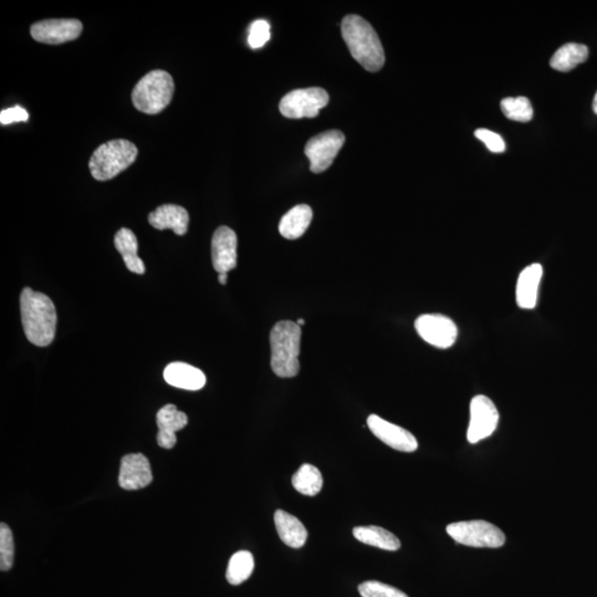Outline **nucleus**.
Returning a JSON list of instances; mask_svg holds the SVG:
<instances>
[{
    "mask_svg": "<svg viewBox=\"0 0 597 597\" xmlns=\"http://www.w3.org/2000/svg\"><path fill=\"white\" fill-rule=\"evenodd\" d=\"M29 119L28 112L22 106H14L7 110L2 111L0 114V122L3 125L12 124L15 122H27Z\"/></svg>",
    "mask_w": 597,
    "mask_h": 597,
    "instance_id": "nucleus-31",
    "label": "nucleus"
},
{
    "mask_svg": "<svg viewBox=\"0 0 597 597\" xmlns=\"http://www.w3.org/2000/svg\"><path fill=\"white\" fill-rule=\"evenodd\" d=\"M353 535L360 542L386 551H397L401 548V541L394 534L376 525L355 527Z\"/></svg>",
    "mask_w": 597,
    "mask_h": 597,
    "instance_id": "nucleus-22",
    "label": "nucleus"
},
{
    "mask_svg": "<svg viewBox=\"0 0 597 597\" xmlns=\"http://www.w3.org/2000/svg\"><path fill=\"white\" fill-rule=\"evenodd\" d=\"M478 140H481L484 143V145L488 147V150L493 153H503L506 151V143H504L502 136L497 134L493 131L487 129H478L474 132Z\"/></svg>",
    "mask_w": 597,
    "mask_h": 597,
    "instance_id": "nucleus-30",
    "label": "nucleus"
},
{
    "mask_svg": "<svg viewBox=\"0 0 597 597\" xmlns=\"http://www.w3.org/2000/svg\"><path fill=\"white\" fill-rule=\"evenodd\" d=\"M15 544L12 530L7 524H0V570L9 571L13 568Z\"/></svg>",
    "mask_w": 597,
    "mask_h": 597,
    "instance_id": "nucleus-27",
    "label": "nucleus"
},
{
    "mask_svg": "<svg viewBox=\"0 0 597 597\" xmlns=\"http://www.w3.org/2000/svg\"><path fill=\"white\" fill-rule=\"evenodd\" d=\"M149 223L158 231L172 229L177 236H184L188 231L190 215L185 208L177 205H163L155 209L149 215Z\"/></svg>",
    "mask_w": 597,
    "mask_h": 597,
    "instance_id": "nucleus-17",
    "label": "nucleus"
},
{
    "mask_svg": "<svg viewBox=\"0 0 597 597\" xmlns=\"http://www.w3.org/2000/svg\"><path fill=\"white\" fill-rule=\"evenodd\" d=\"M301 326L293 321H280L270 332L272 369L283 379H289L300 372Z\"/></svg>",
    "mask_w": 597,
    "mask_h": 597,
    "instance_id": "nucleus-3",
    "label": "nucleus"
},
{
    "mask_svg": "<svg viewBox=\"0 0 597 597\" xmlns=\"http://www.w3.org/2000/svg\"><path fill=\"white\" fill-rule=\"evenodd\" d=\"M297 323H298L300 326H301V325H303V324H304V320H303V319H299V320L297 321Z\"/></svg>",
    "mask_w": 597,
    "mask_h": 597,
    "instance_id": "nucleus-34",
    "label": "nucleus"
},
{
    "mask_svg": "<svg viewBox=\"0 0 597 597\" xmlns=\"http://www.w3.org/2000/svg\"><path fill=\"white\" fill-rule=\"evenodd\" d=\"M83 29L76 19H49L34 24L30 35L38 43L61 45L79 38Z\"/></svg>",
    "mask_w": 597,
    "mask_h": 597,
    "instance_id": "nucleus-11",
    "label": "nucleus"
},
{
    "mask_svg": "<svg viewBox=\"0 0 597 597\" xmlns=\"http://www.w3.org/2000/svg\"><path fill=\"white\" fill-rule=\"evenodd\" d=\"M158 427L157 443L164 449H172L176 445V432L182 431L188 423L185 413L177 410L173 404H167L158 411L156 415Z\"/></svg>",
    "mask_w": 597,
    "mask_h": 597,
    "instance_id": "nucleus-15",
    "label": "nucleus"
},
{
    "mask_svg": "<svg viewBox=\"0 0 597 597\" xmlns=\"http://www.w3.org/2000/svg\"><path fill=\"white\" fill-rule=\"evenodd\" d=\"M254 569V560L249 551H239L232 556L229 561L226 579L232 585L244 583L253 574Z\"/></svg>",
    "mask_w": 597,
    "mask_h": 597,
    "instance_id": "nucleus-25",
    "label": "nucleus"
},
{
    "mask_svg": "<svg viewBox=\"0 0 597 597\" xmlns=\"http://www.w3.org/2000/svg\"><path fill=\"white\" fill-rule=\"evenodd\" d=\"M164 380L167 384L187 391L202 390L206 384V376L197 367L174 362L166 366Z\"/></svg>",
    "mask_w": 597,
    "mask_h": 597,
    "instance_id": "nucleus-18",
    "label": "nucleus"
},
{
    "mask_svg": "<svg viewBox=\"0 0 597 597\" xmlns=\"http://www.w3.org/2000/svg\"><path fill=\"white\" fill-rule=\"evenodd\" d=\"M313 217V213L310 206H295L280 221L279 232L283 237L290 239V241L298 239L308 231Z\"/></svg>",
    "mask_w": 597,
    "mask_h": 597,
    "instance_id": "nucleus-21",
    "label": "nucleus"
},
{
    "mask_svg": "<svg viewBox=\"0 0 597 597\" xmlns=\"http://www.w3.org/2000/svg\"><path fill=\"white\" fill-rule=\"evenodd\" d=\"M274 524L280 539L288 547L299 549L307 542L308 531L294 515L284 510H277L274 513Z\"/></svg>",
    "mask_w": 597,
    "mask_h": 597,
    "instance_id": "nucleus-19",
    "label": "nucleus"
},
{
    "mask_svg": "<svg viewBox=\"0 0 597 597\" xmlns=\"http://www.w3.org/2000/svg\"><path fill=\"white\" fill-rule=\"evenodd\" d=\"M543 268L540 264H532L519 274L515 299L520 308L534 309L538 303L539 288L542 279Z\"/></svg>",
    "mask_w": 597,
    "mask_h": 597,
    "instance_id": "nucleus-16",
    "label": "nucleus"
},
{
    "mask_svg": "<svg viewBox=\"0 0 597 597\" xmlns=\"http://www.w3.org/2000/svg\"><path fill=\"white\" fill-rule=\"evenodd\" d=\"M593 110H594L595 114H597V92H596L595 98H594V101H593Z\"/></svg>",
    "mask_w": 597,
    "mask_h": 597,
    "instance_id": "nucleus-33",
    "label": "nucleus"
},
{
    "mask_svg": "<svg viewBox=\"0 0 597 597\" xmlns=\"http://www.w3.org/2000/svg\"><path fill=\"white\" fill-rule=\"evenodd\" d=\"M227 279H228V274L223 273V274H218V282L219 284L224 285L227 284Z\"/></svg>",
    "mask_w": 597,
    "mask_h": 597,
    "instance_id": "nucleus-32",
    "label": "nucleus"
},
{
    "mask_svg": "<svg viewBox=\"0 0 597 597\" xmlns=\"http://www.w3.org/2000/svg\"><path fill=\"white\" fill-rule=\"evenodd\" d=\"M342 37L353 58L370 73H376L385 64L384 49L370 23L357 15L342 20Z\"/></svg>",
    "mask_w": 597,
    "mask_h": 597,
    "instance_id": "nucleus-2",
    "label": "nucleus"
},
{
    "mask_svg": "<svg viewBox=\"0 0 597 597\" xmlns=\"http://www.w3.org/2000/svg\"><path fill=\"white\" fill-rule=\"evenodd\" d=\"M293 486L298 493L313 497L323 487V478L318 468L310 463H304L294 474Z\"/></svg>",
    "mask_w": 597,
    "mask_h": 597,
    "instance_id": "nucleus-24",
    "label": "nucleus"
},
{
    "mask_svg": "<svg viewBox=\"0 0 597 597\" xmlns=\"http://www.w3.org/2000/svg\"><path fill=\"white\" fill-rule=\"evenodd\" d=\"M212 258L218 274H228L237 267V234L232 228L222 226L214 233Z\"/></svg>",
    "mask_w": 597,
    "mask_h": 597,
    "instance_id": "nucleus-13",
    "label": "nucleus"
},
{
    "mask_svg": "<svg viewBox=\"0 0 597 597\" xmlns=\"http://www.w3.org/2000/svg\"><path fill=\"white\" fill-rule=\"evenodd\" d=\"M270 25L265 20H256L250 25L248 44L253 49L264 47L270 39Z\"/></svg>",
    "mask_w": 597,
    "mask_h": 597,
    "instance_id": "nucleus-29",
    "label": "nucleus"
},
{
    "mask_svg": "<svg viewBox=\"0 0 597 597\" xmlns=\"http://www.w3.org/2000/svg\"><path fill=\"white\" fill-rule=\"evenodd\" d=\"M588 58L589 49L586 45L570 43L556 51L550 60V65L551 68L561 73H569L580 64L585 63Z\"/></svg>",
    "mask_w": 597,
    "mask_h": 597,
    "instance_id": "nucleus-23",
    "label": "nucleus"
},
{
    "mask_svg": "<svg viewBox=\"0 0 597 597\" xmlns=\"http://www.w3.org/2000/svg\"><path fill=\"white\" fill-rule=\"evenodd\" d=\"M502 110L509 120L517 122H529L533 117V108L525 96L518 98H506L502 101Z\"/></svg>",
    "mask_w": 597,
    "mask_h": 597,
    "instance_id": "nucleus-26",
    "label": "nucleus"
},
{
    "mask_svg": "<svg viewBox=\"0 0 597 597\" xmlns=\"http://www.w3.org/2000/svg\"><path fill=\"white\" fill-rule=\"evenodd\" d=\"M446 531L457 543L467 547L498 549L506 543L502 531L484 520L452 523Z\"/></svg>",
    "mask_w": 597,
    "mask_h": 597,
    "instance_id": "nucleus-6",
    "label": "nucleus"
},
{
    "mask_svg": "<svg viewBox=\"0 0 597 597\" xmlns=\"http://www.w3.org/2000/svg\"><path fill=\"white\" fill-rule=\"evenodd\" d=\"M367 426L375 437L395 451L413 453L418 448L417 440L412 433L395 423L383 420L380 416L370 415L367 418Z\"/></svg>",
    "mask_w": 597,
    "mask_h": 597,
    "instance_id": "nucleus-12",
    "label": "nucleus"
},
{
    "mask_svg": "<svg viewBox=\"0 0 597 597\" xmlns=\"http://www.w3.org/2000/svg\"><path fill=\"white\" fill-rule=\"evenodd\" d=\"M20 313L25 336L37 346L53 343L57 330V311L53 300L42 293L25 288L20 295Z\"/></svg>",
    "mask_w": 597,
    "mask_h": 597,
    "instance_id": "nucleus-1",
    "label": "nucleus"
},
{
    "mask_svg": "<svg viewBox=\"0 0 597 597\" xmlns=\"http://www.w3.org/2000/svg\"><path fill=\"white\" fill-rule=\"evenodd\" d=\"M362 597H408L394 586L382 583L379 581H366L359 585Z\"/></svg>",
    "mask_w": 597,
    "mask_h": 597,
    "instance_id": "nucleus-28",
    "label": "nucleus"
},
{
    "mask_svg": "<svg viewBox=\"0 0 597 597\" xmlns=\"http://www.w3.org/2000/svg\"><path fill=\"white\" fill-rule=\"evenodd\" d=\"M114 244L117 252L124 260L126 268L133 274H143L145 273V264L137 254L139 243L131 229L122 228L116 233Z\"/></svg>",
    "mask_w": 597,
    "mask_h": 597,
    "instance_id": "nucleus-20",
    "label": "nucleus"
},
{
    "mask_svg": "<svg viewBox=\"0 0 597 597\" xmlns=\"http://www.w3.org/2000/svg\"><path fill=\"white\" fill-rule=\"evenodd\" d=\"M174 90V80L170 74L164 70L151 71L135 85L132 102L142 114H158L171 104Z\"/></svg>",
    "mask_w": 597,
    "mask_h": 597,
    "instance_id": "nucleus-5",
    "label": "nucleus"
},
{
    "mask_svg": "<svg viewBox=\"0 0 597 597\" xmlns=\"http://www.w3.org/2000/svg\"><path fill=\"white\" fill-rule=\"evenodd\" d=\"M499 412L494 403L484 395L474 396L471 403V422L467 431V440L477 443L492 436L497 430Z\"/></svg>",
    "mask_w": 597,
    "mask_h": 597,
    "instance_id": "nucleus-10",
    "label": "nucleus"
},
{
    "mask_svg": "<svg viewBox=\"0 0 597 597\" xmlns=\"http://www.w3.org/2000/svg\"><path fill=\"white\" fill-rule=\"evenodd\" d=\"M415 329L418 335L428 344L442 350L452 348L458 336L456 323L443 314L433 313L418 316L415 321Z\"/></svg>",
    "mask_w": 597,
    "mask_h": 597,
    "instance_id": "nucleus-9",
    "label": "nucleus"
},
{
    "mask_svg": "<svg viewBox=\"0 0 597 597\" xmlns=\"http://www.w3.org/2000/svg\"><path fill=\"white\" fill-rule=\"evenodd\" d=\"M329 95L324 89L308 88L289 92L280 101L282 114L289 119H313L318 116L321 109L329 104Z\"/></svg>",
    "mask_w": 597,
    "mask_h": 597,
    "instance_id": "nucleus-7",
    "label": "nucleus"
},
{
    "mask_svg": "<svg viewBox=\"0 0 597 597\" xmlns=\"http://www.w3.org/2000/svg\"><path fill=\"white\" fill-rule=\"evenodd\" d=\"M139 150L127 140H112L94 152L89 162L92 177L105 182L116 177L135 162Z\"/></svg>",
    "mask_w": 597,
    "mask_h": 597,
    "instance_id": "nucleus-4",
    "label": "nucleus"
},
{
    "mask_svg": "<svg viewBox=\"0 0 597 597\" xmlns=\"http://www.w3.org/2000/svg\"><path fill=\"white\" fill-rule=\"evenodd\" d=\"M345 142V135L338 130L321 133L313 137L305 145L304 153L310 160V170L320 174L333 164Z\"/></svg>",
    "mask_w": 597,
    "mask_h": 597,
    "instance_id": "nucleus-8",
    "label": "nucleus"
},
{
    "mask_svg": "<svg viewBox=\"0 0 597 597\" xmlns=\"http://www.w3.org/2000/svg\"><path fill=\"white\" fill-rule=\"evenodd\" d=\"M153 473L149 459L143 453H130L122 458L119 484L125 490H139L149 486Z\"/></svg>",
    "mask_w": 597,
    "mask_h": 597,
    "instance_id": "nucleus-14",
    "label": "nucleus"
}]
</instances>
